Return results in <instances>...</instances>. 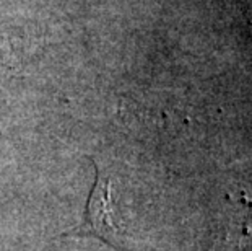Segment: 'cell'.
Instances as JSON below:
<instances>
[{
  "instance_id": "obj_1",
  "label": "cell",
  "mask_w": 252,
  "mask_h": 251,
  "mask_svg": "<svg viewBox=\"0 0 252 251\" xmlns=\"http://www.w3.org/2000/svg\"><path fill=\"white\" fill-rule=\"evenodd\" d=\"M65 237H96L108 243L116 251H124L122 247V228L116 220L112 204V184L109 178L96 168V181L88 196L83 222L78 228L63 233Z\"/></svg>"
}]
</instances>
